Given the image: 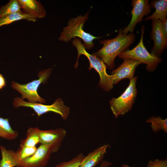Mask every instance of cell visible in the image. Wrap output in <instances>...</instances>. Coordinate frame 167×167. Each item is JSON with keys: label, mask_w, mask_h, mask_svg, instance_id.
I'll return each instance as SVG.
<instances>
[{"label": "cell", "mask_w": 167, "mask_h": 167, "mask_svg": "<svg viewBox=\"0 0 167 167\" xmlns=\"http://www.w3.org/2000/svg\"><path fill=\"white\" fill-rule=\"evenodd\" d=\"M122 30L120 29L117 36L113 39L100 41L102 47L93 54L101 58L109 69L114 68L116 57L128 48L135 40L134 34H126Z\"/></svg>", "instance_id": "6da1fadb"}, {"label": "cell", "mask_w": 167, "mask_h": 167, "mask_svg": "<svg viewBox=\"0 0 167 167\" xmlns=\"http://www.w3.org/2000/svg\"><path fill=\"white\" fill-rule=\"evenodd\" d=\"M89 12L84 16L79 15L76 18L70 19L67 26L63 28L58 40L68 42L72 39L78 37L83 41V45L85 49H92L94 46L93 41L99 37L92 35L84 30V25L88 19Z\"/></svg>", "instance_id": "7a4b0ae2"}, {"label": "cell", "mask_w": 167, "mask_h": 167, "mask_svg": "<svg viewBox=\"0 0 167 167\" xmlns=\"http://www.w3.org/2000/svg\"><path fill=\"white\" fill-rule=\"evenodd\" d=\"M73 46L75 47L78 52V57L75 66L77 68L78 65V60L81 55H85L88 59L90 62L89 70L93 68L99 74L100 80L99 86L103 90L110 91L113 87L112 83V76L108 75L106 71L107 66L102 60L93 54L87 52L80 39L74 38L72 42Z\"/></svg>", "instance_id": "3957f363"}, {"label": "cell", "mask_w": 167, "mask_h": 167, "mask_svg": "<svg viewBox=\"0 0 167 167\" xmlns=\"http://www.w3.org/2000/svg\"><path fill=\"white\" fill-rule=\"evenodd\" d=\"M144 26L141 28V37L138 44L131 50H126L119 54V58L134 59L147 65L146 70L150 72L154 71L161 59L152 53H149L145 47L143 42Z\"/></svg>", "instance_id": "277c9868"}, {"label": "cell", "mask_w": 167, "mask_h": 167, "mask_svg": "<svg viewBox=\"0 0 167 167\" xmlns=\"http://www.w3.org/2000/svg\"><path fill=\"white\" fill-rule=\"evenodd\" d=\"M52 68L40 71L38 73V79L25 84H21L14 81L11 83V87L19 92L23 100L27 99L29 102H39L45 104L46 101L38 95L37 89L42 83H45L51 73Z\"/></svg>", "instance_id": "5b68a950"}, {"label": "cell", "mask_w": 167, "mask_h": 167, "mask_svg": "<svg viewBox=\"0 0 167 167\" xmlns=\"http://www.w3.org/2000/svg\"><path fill=\"white\" fill-rule=\"evenodd\" d=\"M137 79L136 77L130 79L128 86L122 94L117 98H113L109 101L111 109L116 118L132 109L137 96Z\"/></svg>", "instance_id": "8992f818"}, {"label": "cell", "mask_w": 167, "mask_h": 167, "mask_svg": "<svg viewBox=\"0 0 167 167\" xmlns=\"http://www.w3.org/2000/svg\"><path fill=\"white\" fill-rule=\"evenodd\" d=\"M15 108L23 106L32 109L38 117L49 112H52L59 114L64 120H66L70 113V108L65 105L60 98H58L52 105H48L37 102L31 103L24 101L22 98L17 97L13 102Z\"/></svg>", "instance_id": "52a82bcc"}, {"label": "cell", "mask_w": 167, "mask_h": 167, "mask_svg": "<svg viewBox=\"0 0 167 167\" xmlns=\"http://www.w3.org/2000/svg\"><path fill=\"white\" fill-rule=\"evenodd\" d=\"M39 143L49 148L52 153L58 151L66 135V130L58 128L49 130L39 129Z\"/></svg>", "instance_id": "ba28073f"}, {"label": "cell", "mask_w": 167, "mask_h": 167, "mask_svg": "<svg viewBox=\"0 0 167 167\" xmlns=\"http://www.w3.org/2000/svg\"><path fill=\"white\" fill-rule=\"evenodd\" d=\"M148 0H133L131 2L133 9L131 11V20L128 26L122 30V33L127 34L134 31L136 25L142 21L144 16L149 14L151 6Z\"/></svg>", "instance_id": "9c48e42d"}, {"label": "cell", "mask_w": 167, "mask_h": 167, "mask_svg": "<svg viewBox=\"0 0 167 167\" xmlns=\"http://www.w3.org/2000/svg\"><path fill=\"white\" fill-rule=\"evenodd\" d=\"M52 153L48 147L41 144L32 155L18 160L17 167H45Z\"/></svg>", "instance_id": "30bf717a"}, {"label": "cell", "mask_w": 167, "mask_h": 167, "mask_svg": "<svg viewBox=\"0 0 167 167\" xmlns=\"http://www.w3.org/2000/svg\"><path fill=\"white\" fill-rule=\"evenodd\" d=\"M122 63L111 73L113 84H116L124 79H131L134 77L135 69L142 63L137 60L126 58Z\"/></svg>", "instance_id": "8fae6325"}, {"label": "cell", "mask_w": 167, "mask_h": 167, "mask_svg": "<svg viewBox=\"0 0 167 167\" xmlns=\"http://www.w3.org/2000/svg\"><path fill=\"white\" fill-rule=\"evenodd\" d=\"M152 29L151 37L154 41L152 49V54L159 57L161 55L167 45L166 38L162 30L161 21L160 20H152Z\"/></svg>", "instance_id": "7c38bea8"}, {"label": "cell", "mask_w": 167, "mask_h": 167, "mask_svg": "<svg viewBox=\"0 0 167 167\" xmlns=\"http://www.w3.org/2000/svg\"><path fill=\"white\" fill-rule=\"evenodd\" d=\"M24 12L32 15L37 19L45 17V10L39 1L36 0H18Z\"/></svg>", "instance_id": "4fadbf2b"}, {"label": "cell", "mask_w": 167, "mask_h": 167, "mask_svg": "<svg viewBox=\"0 0 167 167\" xmlns=\"http://www.w3.org/2000/svg\"><path fill=\"white\" fill-rule=\"evenodd\" d=\"M108 145L104 144L85 156L79 167H95L103 160Z\"/></svg>", "instance_id": "5bb4252c"}, {"label": "cell", "mask_w": 167, "mask_h": 167, "mask_svg": "<svg viewBox=\"0 0 167 167\" xmlns=\"http://www.w3.org/2000/svg\"><path fill=\"white\" fill-rule=\"evenodd\" d=\"M151 6L156 10L151 15L147 17L145 21L149 19L160 20L162 21L166 19L167 15V1L160 0L153 1L150 3Z\"/></svg>", "instance_id": "9a60e30c"}, {"label": "cell", "mask_w": 167, "mask_h": 167, "mask_svg": "<svg viewBox=\"0 0 167 167\" xmlns=\"http://www.w3.org/2000/svg\"><path fill=\"white\" fill-rule=\"evenodd\" d=\"M1 159L0 160V167H17L18 160L16 152L11 149H7L2 145L0 146Z\"/></svg>", "instance_id": "2e32d148"}, {"label": "cell", "mask_w": 167, "mask_h": 167, "mask_svg": "<svg viewBox=\"0 0 167 167\" xmlns=\"http://www.w3.org/2000/svg\"><path fill=\"white\" fill-rule=\"evenodd\" d=\"M22 19L35 22L37 19L34 16L23 11L5 15L0 18V27L8 25Z\"/></svg>", "instance_id": "e0dca14e"}, {"label": "cell", "mask_w": 167, "mask_h": 167, "mask_svg": "<svg viewBox=\"0 0 167 167\" xmlns=\"http://www.w3.org/2000/svg\"><path fill=\"white\" fill-rule=\"evenodd\" d=\"M18 136V131L11 126L9 119L0 117V138L11 140L16 139Z\"/></svg>", "instance_id": "ac0fdd59"}, {"label": "cell", "mask_w": 167, "mask_h": 167, "mask_svg": "<svg viewBox=\"0 0 167 167\" xmlns=\"http://www.w3.org/2000/svg\"><path fill=\"white\" fill-rule=\"evenodd\" d=\"M38 127H29L27 131L25 139L21 140L20 146L34 147L39 143Z\"/></svg>", "instance_id": "d6986e66"}, {"label": "cell", "mask_w": 167, "mask_h": 167, "mask_svg": "<svg viewBox=\"0 0 167 167\" xmlns=\"http://www.w3.org/2000/svg\"><path fill=\"white\" fill-rule=\"evenodd\" d=\"M22 11L18 0H10L0 8V18L7 15Z\"/></svg>", "instance_id": "ffe728a7"}, {"label": "cell", "mask_w": 167, "mask_h": 167, "mask_svg": "<svg viewBox=\"0 0 167 167\" xmlns=\"http://www.w3.org/2000/svg\"><path fill=\"white\" fill-rule=\"evenodd\" d=\"M147 123L151 124V127L154 132L162 131L167 133V119H163L159 117H153L148 118L146 121Z\"/></svg>", "instance_id": "44dd1931"}, {"label": "cell", "mask_w": 167, "mask_h": 167, "mask_svg": "<svg viewBox=\"0 0 167 167\" xmlns=\"http://www.w3.org/2000/svg\"><path fill=\"white\" fill-rule=\"evenodd\" d=\"M37 149L36 146H20L19 148L16 152L18 160H21L31 156L35 153Z\"/></svg>", "instance_id": "7402d4cb"}, {"label": "cell", "mask_w": 167, "mask_h": 167, "mask_svg": "<svg viewBox=\"0 0 167 167\" xmlns=\"http://www.w3.org/2000/svg\"><path fill=\"white\" fill-rule=\"evenodd\" d=\"M85 156L80 153L70 160L60 163L55 167H79Z\"/></svg>", "instance_id": "603a6c76"}, {"label": "cell", "mask_w": 167, "mask_h": 167, "mask_svg": "<svg viewBox=\"0 0 167 167\" xmlns=\"http://www.w3.org/2000/svg\"><path fill=\"white\" fill-rule=\"evenodd\" d=\"M147 167H167V158L150 160L148 162Z\"/></svg>", "instance_id": "cb8c5ba5"}, {"label": "cell", "mask_w": 167, "mask_h": 167, "mask_svg": "<svg viewBox=\"0 0 167 167\" xmlns=\"http://www.w3.org/2000/svg\"><path fill=\"white\" fill-rule=\"evenodd\" d=\"M167 19L161 21V27L162 32L165 36L167 38Z\"/></svg>", "instance_id": "d4e9b609"}, {"label": "cell", "mask_w": 167, "mask_h": 167, "mask_svg": "<svg viewBox=\"0 0 167 167\" xmlns=\"http://www.w3.org/2000/svg\"><path fill=\"white\" fill-rule=\"evenodd\" d=\"M112 165V163L106 160H103L100 163L99 167H109Z\"/></svg>", "instance_id": "484cf974"}, {"label": "cell", "mask_w": 167, "mask_h": 167, "mask_svg": "<svg viewBox=\"0 0 167 167\" xmlns=\"http://www.w3.org/2000/svg\"><path fill=\"white\" fill-rule=\"evenodd\" d=\"M6 80L3 75L0 74V89H2L6 85Z\"/></svg>", "instance_id": "4316f807"}, {"label": "cell", "mask_w": 167, "mask_h": 167, "mask_svg": "<svg viewBox=\"0 0 167 167\" xmlns=\"http://www.w3.org/2000/svg\"><path fill=\"white\" fill-rule=\"evenodd\" d=\"M122 167H131L126 164H123L122 165Z\"/></svg>", "instance_id": "83f0119b"}]
</instances>
